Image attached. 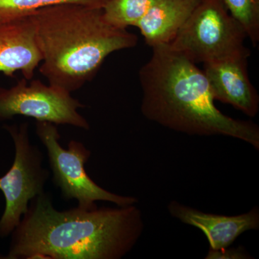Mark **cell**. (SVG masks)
Here are the masks:
<instances>
[{"instance_id":"1","label":"cell","mask_w":259,"mask_h":259,"mask_svg":"<svg viewBox=\"0 0 259 259\" xmlns=\"http://www.w3.org/2000/svg\"><path fill=\"white\" fill-rule=\"evenodd\" d=\"M144 229L136 204L58 210L49 194H39L12 233L5 259H120Z\"/></svg>"},{"instance_id":"2","label":"cell","mask_w":259,"mask_h":259,"mask_svg":"<svg viewBox=\"0 0 259 259\" xmlns=\"http://www.w3.org/2000/svg\"><path fill=\"white\" fill-rule=\"evenodd\" d=\"M139 73L141 112L148 120L190 136H223L259 150V127L218 110L203 71L168 45L151 48Z\"/></svg>"},{"instance_id":"3","label":"cell","mask_w":259,"mask_h":259,"mask_svg":"<svg viewBox=\"0 0 259 259\" xmlns=\"http://www.w3.org/2000/svg\"><path fill=\"white\" fill-rule=\"evenodd\" d=\"M42 56L39 67L49 84L71 93L95 77L105 59L115 51L137 45V35L116 28L102 8L64 4L30 14Z\"/></svg>"},{"instance_id":"4","label":"cell","mask_w":259,"mask_h":259,"mask_svg":"<svg viewBox=\"0 0 259 259\" xmlns=\"http://www.w3.org/2000/svg\"><path fill=\"white\" fill-rule=\"evenodd\" d=\"M246 38L244 28L223 0H201L168 46L192 62L204 64L238 56L250 57Z\"/></svg>"},{"instance_id":"5","label":"cell","mask_w":259,"mask_h":259,"mask_svg":"<svg viewBox=\"0 0 259 259\" xmlns=\"http://www.w3.org/2000/svg\"><path fill=\"white\" fill-rule=\"evenodd\" d=\"M35 133L45 146L53 173V182L60 189L65 200L76 199L78 207L97 208V201H106L118 207L136 204L138 199L109 192L96 183L87 173L84 165L91 151L77 141H70L67 149L61 146L60 134L55 124L37 121Z\"/></svg>"},{"instance_id":"6","label":"cell","mask_w":259,"mask_h":259,"mask_svg":"<svg viewBox=\"0 0 259 259\" xmlns=\"http://www.w3.org/2000/svg\"><path fill=\"white\" fill-rule=\"evenodd\" d=\"M15 145L14 162L0 178L5 208L0 218V238L10 236L28 209L32 199L45 192L51 172L42 166L44 155L32 144L27 122L4 126Z\"/></svg>"},{"instance_id":"7","label":"cell","mask_w":259,"mask_h":259,"mask_svg":"<svg viewBox=\"0 0 259 259\" xmlns=\"http://www.w3.org/2000/svg\"><path fill=\"white\" fill-rule=\"evenodd\" d=\"M71 94L40 80H32L28 85L23 77L15 86L0 88V122L23 115L88 131L90 123L78 111L85 106Z\"/></svg>"},{"instance_id":"8","label":"cell","mask_w":259,"mask_h":259,"mask_svg":"<svg viewBox=\"0 0 259 259\" xmlns=\"http://www.w3.org/2000/svg\"><path fill=\"white\" fill-rule=\"evenodd\" d=\"M248 58L238 56L206 63L202 71L214 100L254 117L259 110V95L248 76Z\"/></svg>"},{"instance_id":"9","label":"cell","mask_w":259,"mask_h":259,"mask_svg":"<svg viewBox=\"0 0 259 259\" xmlns=\"http://www.w3.org/2000/svg\"><path fill=\"white\" fill-rule=\"evenodd\" d=\"M41 61L31 15L0 20V72L14 77L20 71L29 81Z\"/></svg>"},{"instance_id":"10","label":"cell","mask_w":259,"mask_h":259,"mask_svg":"<svg viewBox=\"0 0 259 259\" xmlns=\"http://www.w3.org/2000/svg\"><path fill=\"white\" fill-rule=\"evenodd\" d=\"M168 210L172 217L203 232L212 250L225 249L245 232L259 228L258 206L244 214L226 216L203 212L174 200Z\"/></svg>"},{"instance_id":"11","label":"cell","mask_w":259,"mask_h":259,"mask_svg":"<svg viewBox=\"0 0 259 259\" xmlns=\"http://www.w3.org/2000/svg\"><path fill=\"white\" fill-rule=\"evenodd\" d=\"M200 2L201 0H157L136 27L150 47L168 45Z\"/></svg>"},{"instance_id":"12","label":"cell","mask_w":259,"mask_h":259,"mask_svg":"<svg viewBox=\"0 0 259 259\" xmlns=\"http://www.w3.org/2000/svg\"><path fill=\"white\" fill-rule=\"evenodd\" d=\"M157 0H110L102 8L104 18L116 28L136 27Z\"/></svg>"},{"instance_id":"13","label":"cell","mask_w":259,"mask_h":259,"mask_svg":"<svg viewBox=\"0 0 259 259\" xmlns=\"http://www.w3.org/2000/svg\"><path fill=\"white\" fill-rule=\"evenodd\" d=\"M110 0H0V20L18 18L54 5L75 4L103 8Z\"/></svg>"},{"instance_id":"14","label":"cell","mask_w":259,"mask_h":259,"mask_svg":"<svg viewBox=\"0 0 259 259\" xmlns=\"http://www.w3.org/2000/svg\"><path fill=\"white\" fill-rule=\"evenodd\" d=\"M227 9L246 32L253 47L259 42V0H223Z\"/></svg>"},{"instance_id":"15","label":"cell","mask_w":259,"mask_h":259,"mask_svg":"<svg viewBox=\"0 0 259 259\" xmlns=\"http://www.w3.org/2000/svg\"><path fill=\"white\" fill-rule=\"evenodd\" d=\"M250 255L243 246L238 248H228L222 250H212L209 248L205 259H246Z\"/></svg>"}]
</instances>
